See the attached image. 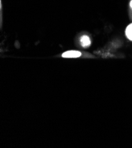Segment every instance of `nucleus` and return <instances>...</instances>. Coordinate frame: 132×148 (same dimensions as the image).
Wrapping results in <instances>:
<instances>
[{"mask_svg":"<svg viewBox=\"0 0 132 148\" xmlns=\"http://www.w3.org/2000/svg\"><path fill=\"white\" fill-rule=\"evenodd\" d=\"M130 7L132 10V0H131L130 2Z\"/></svg>","mask_w":132,"mask_h":148,"instance_id":"20e7f679","label":"nucleus"},{"mask_svg":"<svg viewBox=\"0 0 132 148\" xmlns=\"http://www.w3.org/2000/svg\"><path fill=\"white\" fill-rule=\"evenodd\" d=\"M125 34L126 37L131 41H132V23L130 24L126 28Z\"/></svg>","mask_w":132,"mask_h":148,"instance_id":"7ed1b4c3","label":"nucleus"},{"mask_svg":"<svg viewBox=\"0 0 132 148\" xmlns=\"http://www.w3.org/2000/svg\"><path fill=\"white\" fill-rule=\"evenodd\" d=\"M82 55L81 52L77 50H70L64 52L62 56L64 58H78Z\"/></svg>","mask_w":132,"mask_h":148,"instance_id":"f257e3e1","label":"nucleus"},{"mask_svg":"<svg viewBox=\"0 0 132 148\" xmlns=\"http://www.w3.org/2000/svg\"><path fill=\"white\" fill-rule=\"evenodd\" d=\"M80 44L81 46L84 48L89 47L91 44V40L89 36L87 35H83L80 37Z\"/></svg>","mask_w":132,"mask_h":148,"instance_id":"f03ea898","label":"nucleus"}]
</instances>
